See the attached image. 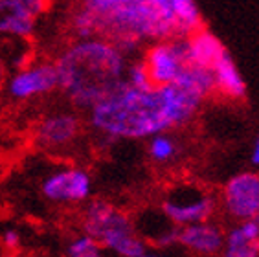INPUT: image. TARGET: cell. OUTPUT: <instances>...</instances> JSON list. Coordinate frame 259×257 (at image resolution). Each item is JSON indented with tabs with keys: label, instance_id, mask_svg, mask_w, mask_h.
I'll return each instance as SVG.
<instances>
[{
	"label": "cell",
	"instance_id": "7",
	"mask_svg": "<svg viewBox=\"0 0 259 257\" xmlns=\"http://www.w3.org/2000/svg\"><path fill=\"white\" fill-rule=\"evenodd\" d=\"M83 131V119L72 109H57L46 112L35 123V145L48 153H63L77 142Z\"/></svg>",
	"mask_w": 259,
	"mask_h": 257
},
{
	"label": "cell",
	"instance_id": "12",
	"mask_svg": "<svg viewBox=\"0 0 259 257\" xmlns=\"http://www.w3.org/2000/svg\"><path fill=\"white\" fill-rule=\"evenodd\" d=\"M39 20L17 0H0V40H30Z\"/></svg>",
	"mask_w": 259,
	"mask_h": 257
},
{
	"label": "cell",
	"instance_id": "27",
	"mask_svg": "<svg viewBox=\"0 0 259 257\" xmlns=\"http://www.w3.org/2000/svg\"><path fill=\"white\" fill-rule=\"evenodd\" d=\"M8 257H11V255H8Z\"/></svg>",
	"mask_w": 259,
	"mask_h": 257
},
{
	"label": "cell",
	"instance_id": "5",
	"mask_svg": "<svg viewBox=\"0 0 259 257\" xmlns=\"http://www.w3.org/2000/svg\"><path fill=\"white\" fill-rule=\"evenodd\" d=\"M59 92V77L54 61H28L10 70L2 96L13 103H30Z\"/></svg>",
	"mask_w": 259,
	"mask_h": 257
},
{
	"label": "cell",
	"instance_id": "14",
	"mask_svg": "<svg viewBox=\"0 0 259 257\" xmlns=\"http://www.w3.org/2000/svg\"><path fill=\"white\" fill-rule=\"evenodd\" d=\"M213 79H215V90L230 99H243L246 94V84L243 81V75L235 66L234 59L228 52L221 55L219 61L213 64Z\"/></svg>",
	"mask_w": 259,
	"mask_h": 257
},
{
	"label": "cell",
	"instance_id": "8",
	"mask_svg": "<svg viewBox=\"0 0 259 257\" xmlns=\"http://www.w3.org/2000/svg\"><path fill=\"white\" fill-rule=\"evenodd\" d=\"M40 193L54 204H81L92 195V177L85 167L63 165L42 178Z\"/></svg>",
	"mask_w": 259,
	"mask_h": 257
},
{
	"label": "cell",
	"instance_id": "20",
	"mask_svg": "<svg viewBox=\"0 0 259 257\" xmlns=\"http://www.w3.org/2000/svg\"><path fill=\"white\" fill-rule=\"evenodd\" d=\"M17 2L30 11L31 15L37 17V19H42L48 13L52 4V0H17Z\"/></svg>",
	"mask_w": 259,
	"mask_h": 257
},
{
	"label": "cell",
	"instance_id": "26",
	"mask_svg": "<svg viewBox=\"0 0 259 257\" xmlns=\"http://www.w3.org/2000/svg\"><path fill=\"white\" fill-rule=\"evenodd\" d=\"M254 221H255V223H257V224H259V209H257V213H255V217H254Z\"/></svg>",
	"mask_w": 259,
	"mask_h": 257
},
{
	"label": "cell",
	"instance_id": "16",
	"mask_svg": "<svg viewBox=\"0 0 259 257\" xmlns=\"http://www.w3.org/2000/svg\"><path fill=\"white\" fill-rule=\"evenodd\" d=\"M68 30L74 39H87L98 35V22L92 11L87 10L83 4H77L72 8L68 15Z\"/></svg>",
	"mask_w": 259,
	"mask_h": 257
},
{
	"label": "cell",
	"instance_id": "24",
	"mask_svg": "<svg viewBox=\"0 0 259 257\" xmlns=\"http://www.w3.org/2000/svg\"><path fill=\"white\" fill-rule=\"evenodd\" d=\"M8 255H10V252H8V250L4 248V244L0 242V257H8Z\"/></svg>",
	"mask_w": 259,
	"mask_h": 257
},
{
	"label": "cell",
	"instance_id": "6",
	"mask_svg": "<svg viewBox=\"0 0 259 257\" xmlns=\"http://www.w3.org/2000/svg\"><path fill=\"white\" fill-rule=\"evenodd\" d=\"M151 83L155 87L171 84L190 64L186 52V37L160 39L149 42L142 57Z\"/></svg>",
	"mask_w": 259,
	"mask_h": 257
},
{
	"label": "cell",
	"instance_id": "1",
	"mask_svg": "<svg viewBox=\"0 0 259 257\" xmlns=\"http://www.w3.org/2000/svg\"><path fill=\"white\" fill-rule=\"evenodd\" d=\"M215 92L213 72L188 64L171 84L135 89L125 79L92 105L89 125L105 140H145L182 127Z\"/></svg>",
	"mask_w": 259,
	"mask_h": 257
},
{
	"label": "cell",
	"instance_id": "13",
	"mask_svg": "<svg viewBox=\"0 0 259 257\" xmlns=\"http://www.w3.org/2000/svg\"><path fill=\"white\" fill-rule=\"evenodd\" d=\"M186 52L190 64L211 70L221 55L226 52V48L211 31L199 28L186 37Z\"/></svg>",
	"mask_w": 259,
	"mask_h": 257
},
{
	"label": "cell",
	"instance_id": "15",
	"mask_svg": "<svg viewBox=\"0 0 259 257\" xmlns=\"http://www.w3.org/2000/svg\"><path fill=\"white\" fill-rule=\"evenodd\" d=\"M223 257H259V241H248L239 226H234L225 233V244L221 250Z\"/></svg>",
	"mask_w": 259,
	"mask_h": 257
},
{
	"label": "cell",
	"instance_id": "19",
	"mask_svg": "<svg viewBox=\"0 0 259 257\" xmlns=\"http://www.w3.org/2000/svg\"><path fill=\"white\" fill-rule=\"evenodd\" d=\"M125 83H129L131 87H135V89H151V87H155V84L151 83L149 74H147V70H145L142 61H135V63L127 64V70H125Z\"/></svg>",
	"mask_w": 259,
	"mask_h": 257
},
{
	"label": "cell",
	"instance_id": "23",
	"mask_svg": "<svg viewBox=\"0 0 259 257\" xmlns=\"http://www.w3.org/2000/svg\"><path fill=\"white\" fill-rule=\"evenodd\" d=\"M252 163L254 165H257L259 167V134H257V138H255V142H254V147H252Z\"/></svg>",
	"mask_w": 259,
	"mask_h": 257
},
{
	"label": "cell",
	"instance_id": "17",
	"mask_svg": "<svg viewBox=\"0 0 259 257\" xmlns=\"http://www.w3.org/2000/svg\"><path fill=\"white\" fill-rule=\"evenodd\" d=\"M147 144V153L149 158L155 163H169L177 158L179 154V144L173 136H169L167 133H158L153 134Z\"/></svg>",
	"mask_w": 259,
	"mask_h": 257
},
{
	"label": "cell",
	"instance_id": "2",
	"mask_svg": "<svg viewBox=\"0 0 259 257\" xmlns=\"http://www.w3.org/2000/svg\"><path fill=\"white\" fill-rule=\"evenodd\" d=\"M92 11L98 35L129 55L145 42L188 37L200 28L195 0H79Z\"/></svg>",
	"mask_w": 259,
	"mask_h": 257
},
{
	"label": "cell",
	"instance_id": "21",
	"mask_svg": "<svg viewBox=\"0 0 259 257\" xmlns=\"http://www.w3.org/2000/svg\"><path fill=\"white\" fill-rule=\"evenodd\" d=\"M0 242L4 244V248L8 252H15L20 248V242H22V235L17 228H6L2 235H0Z\"/></svg>",
	"mask_w": 259,
	"mask_h": 257
},
{
	"label": "cell",
	"instance_id": "22",
	"mask_svg": "<svg viewBox=\"0 0 259 257\" xmlns=\"http://www.w3.org/2000/svg\"><path fill=\"white\" fill-rule=\"evenodd\" d=\"M8 74H10V64L6 61L4 52L0 50V96H2V90H4V83H6Z\"/></svg>",
	"mask_w": 259,
	"mask_h": 257
},
{
	"label": "cell",
	"instance_id": "18",
	"mask_svg": "<svg viewBox=\"0 0 259 257\" xmlns=\"http://www.w3.org/2000/svg\"><path fill=\"white\" fill-rule=\"evenodd\" d=\"M66 257H105V248L89 233H81L68 242Z\"/></svg>",
	"mask_w": 259,
	"mask_h": 257
},
{
	"label": "cell",
	"instance_id": "11",
	"mask_svg": "<svg viewBox=\"0 0 259 257\" xmlns=\"http://www.w3.org/2000/svg\"><path fill=\"white\" fill-rule=\"evenodd\" d=\"M179 244L188 248L190 252L202 257H213L221 253L225 244V232L219 224L209 221L188 224L179 228Z\"/></svg>",
	"mask_w": 259,
	"mask_h": 257
},
{
	"label": "cell",
	"instance_id": "9",
	"mask_svg": "<svg viewBox=\"0 0 259 257\" xmlns=\"http://www.w3.org/2000/svg\"><path fill=\"white\" fill-rule=\"evenodd\" d=\"M215 209H217V200L213 195L197 189L175 191L162 204L164 217L179 228L209 221L213 217Z\"/></svg>",
	"mask_w": 259,
	"mask_h": 257
},
{
	"label": "cell",
	"instance_id": "10",
	"mask_svg": "<svg viewBox=\"0 0 259 257\" xmlns=\"http://www.w3.org/2000/svg\"><path fill=\"white\" fill-rule=\"evenodd\" d=\"M223 206L237 223L254 219L259 209V175L239 173L230 178L223 189Z\"/></svg>",
	"mask_w": 259,
	"mask_h": 257
},
{
	"label": "cell",
	"instance_id": "3",
	"mask_svg": "<svg viewBox=\"0 0 259 257\" xmlns=\"http://www.w3.org/2000/svg\"><path fill=\"white\" fill-rule=\"evenodd\" d=\"M59 92L74 109L89 110L125 79L127 54L107 37L70 40L54 59Z\"/></svg>",
	"mask_w": 259,
	"mask_h": 257
},
{
	"label": "cell",
	"instance_id": "4",
	"mask_svg": "<svg viewBox=\"0 0 259 257\" xmlns=\"http://www.w3.org/2000/svg\"><path fill=\"white\" fill-rule=\"evenodd\" d=\"M81 224L83 232L118 257H138L147 250L129 215L107 200H92L87 204Z\"/></svg>",
	"mask_w": 259,
	"mask_h": 257
},
{
	"label": "cell",
	"instance_id": "25",
	"mask_svg": "<svg viewBox=\"0 0 259 257\" xmlns=\"http://www.w3.org/2000/svg\"><path fill=\"white\" fill-rule=\"evenodd\" d=\"M138 257H164V255H158V253H151V252H147V250H145V252L142 253V255H138Z\"/></svg>",
	"mask_w": 259,
	"mask_h": 257
}]
</instances>
